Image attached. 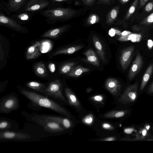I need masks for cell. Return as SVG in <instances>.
Segmentation results:
<instances>
[{"label":"cell","mask_w":153,"mask_h":153,"mask_svg":"<svg viewBox=\"0 0 153 153\" xmlns=\"http://www.w3.org/2000/svg\"><path fill=\"white\" fill-rule=\"evenodd\" d=\"M143 60L142 56L138 52L135 59L132 63L128 74V78L132 80L139 72L142 65Z\"/></svg>","instance_id":"obj_14"},{"label":"cell","mask_w":153,"mask_h":153,"mask_svg":"<svg viewBox=\"0 0 153 153\" xmlns=\"http://www.w3.org/2000/svg\"><path fill=\"white\" fill-rule=\"evenodd\" d=\"M54 7H55L51 0H29L19 12L25 11L35 14Z\"/></svg>","instance_id":"obj_6"},{"label":"cell","mask_w":153,"mask_h":153,"mask_svg":"<svg viewBox=\"0 0 153 153\" xmlns=\"http://www.w3.org/2000/svg\"><path fill=\"white\" fill-rule=\"evenodd\" d=\"M135 50L134 46H129L123 49L120 56V64L122 69L126 70L128 67Z\"/></svg>","instance_id":"obj_12"},{"label":"cell","mask_w":153,"mask_h":153,"mask_svg":"<svg viewBox=\"0 0 153 153\" xmlns=\"http://www.w3.org/2000/svg\"><path fill=\"white\" fill-rule=\"evenodd\" d=\"M68 27L67 25H64L48 30L40 36L42 38L56 39L60 37L66 30Z\"/></svg>","instance_id":"obj_15"},{"label":"cell","mask_w":153,"mask_h":153,"mask_svg":"<svg viewBox=\"0 0 153 153\" xmlns=\"http://www.w3.org/2000/svg\"><path fill=\"white\" fill-rule=\"evenodd\" d=\"M69 0H51L53 4H54L55 7H58L59 4L66 2Z\"/></svg>","instance_id":"obj_40"},{"label":"cell","mask_w":153,"mask_h":153,"mask_svg":"<svg viewBox=\"0 0 153 153\" xmlns=\"http://www.w3.org/2000/svg\"><path fill=\"white\" fill-rule=\"evenodd\" d=\"M102 127L104 129L108 130H113L114 127L111 125L107 123H104L102 125Z\"/></svg>","instance_id":"obj_39"},{"label":"cell","mask_w":153,"mask_h":153,"mask_svg":"<svg viewBox=\"0 0 153 153\" xmlns=\"http://www.w3.org/2000/svg\"><path fill=\"white\" fill-rule=\"evenodd\" d=\"M26 86L33 90L42 94L45 89L47 84L35 81H30L27 82Z\"/></svg>","instance_id":"obj_22"},{"label":"cell","mask_w":153,"mask_h":153,"mask_svg":"<svg viewBox=\"0 0 153 153\" xmlns=\"http://www.w3.org/2000/svg\"><path fill=\"white\" fill-rule=\"evenodd\" d=\"M19 92L30 101L27 106L35 111H39L43 107L71 118L69 112L62 105L48 98V97L31 91L19 85L17 86Z\"/></svg>","instance_id":"obj_1"},{"label":"cell","mask_w":153,"mask_h":153,"mask_svg":"<svg viewBox=\"0 0 153 153\" xmlns=\"http://www.w3.org/2000/svg\"><path fill=\"white\" fill-rule=\"evenodd\" d=\"M8 80H6L2 82H0V93L4 91L6 86L8 83Z\"/></svg>","instance_id":"obj_38"},{"label":"cell","mask_w":153,"mask_h":153,"mask_svg":"<svg viewBox=\"0 0 153 153\" xmlns=\"http://www.w3.org/2000/svg\"><path fill=\"white\" fill-rule=\"evenodd\" d=\"M153 8V3L150 2L148 3L145 7V10L147 12H149Z\"/></svg>","instance_id":"obj_42"},{"label":"cell","mask_w":153,"mask_h":153,"mask_svg":"<svg viewBox=\"0 0 153 153\" xmlns=\"http://www.w3.org/2000/svg\"><path fill=\"white\" fill-rule=\"evenodd\" d=\"M82 45H77L70 47L58 48L50 52L48 55L51 59L59 54H73L83 48Z\"/></svg>","instance_id":"obj_13"},{"label":"cell","mask_w":153,"mask_h":153,"mask_svg":"<svg viewBox=\"0 0 153 153\" xmlns=\"http://www.w3.org/2000/svg\"><path fill=\"white\" fill-rule=\"evenodd\" d=\"M117 138L116 137H108L102 139H101L99 140V141H114L116 140Z\"/></svg>","instance_id":"obj_43"},{"label":"cell","mask_w":153,"mask_h":153,"mask_svg":"<svg viewBox=\"0 0 153 153\" xmlns=\"http://www.w3.org/2000/svg\"><path fill=\"white\" fill-rule=\"evenodd\" d=\"M147 45L150 49L152 48L153 46V41L151 39H149L147 41Z\"/></svg>","instance_id":"obj_45"},{"label":"cell","mask_w":153,"mask_h":153,"mask_svg":"<svg viewBox=\"0 0 153 153\" xmlns=\"http://www.w3.org/2000/svg\"><path fill=\"white\" fill-rule=\"evenodd\" d=\"M141 35L136 33H131L127 35L121 36L118 40L121 42L127 41L129 40L133 42H140L141 39Z\"/></svg>","instance_id":"obj_27"},{"label":"cell","mask_w":153,"mask_h":153,"mask_svg":"<svg viewBox=\"0 0 153 153\" xmlns=\"http://www.w3.org/2000/svg\"><path fill=\"white\" fill-rule=\"evenodd\" d=\"M39 114L40 116L43 118L48 119L59 123L65 129L70 128L72 126L71 122L68 118L55 115Z\"/></svg>","instance_id":"obj_18"},{"label":"cell","mask_w":153,"mask_h":153,"mask_svg":"<svg viewBox=\"0 0 153 153\" xmlns=\"http://www.w3.org/2000/svg\"><path fill=\"white\" fill-rule=\"evenodd\" d=\"M143 24H150L153 23V13L151 14L142 22Z\"/></svg>","instance_id":"obj_36"},{"label":"cell","mask_w":153,"mask_h":153,"mask_svg":"<svg viewBox=\"0 0 153 153\" xmlns=\"http://www.w3.org/2000/svg\"><path fill=\"white\" fill-rule=\"evenodd\" d=\"M134 130L133 128H128L124 129V132L126 134H130L132 133Z\"/></svg>","instance_id":"obj_44"},{"label":"cell","mask_w":153,"mask_h":153,"mask_svg":"<svg viewBox=\"0 0 153 153\" xmlns=\"http://www.w3.org/2000/svg\"><path fill=\"white\" fill-rule=\"evenodd\" d=\"M139 0H135L130 7L125 17V19H128L134 13Z\"/></svg>","instance_id":"obj_32"},{"label":"cell","mask_w":153,"mask_h":153,"mask_svg":"<svg viewBox=\"0 0 153 153\" xmlns=\"http://www.w3.org/2000/svg\"><path fill=\"white\" fill-rule=\"evenodd\" d=\"M121 32L117 30L111 28L109 31L108 34L111 36H114L115 34L120 36Z\"/></svg>","instance_id":"obj_37"},{"label":"cell","mask_w":153,"mask_h":153,"mask_svg":"<svg viewBox=\"0 0 153 153\" xmlns=\"http://www.w3.org/2000/svg\"><path fill=\"white\" fill-rule=\"evenodd\" d=\"M29 0H8L0 3V10L10 16L19 12Z\"/></svg>","instance_id":"obj_7"},{"label":"cell","mask_w":153,"mask_h":153,"mask_svg":"<svg viewBox=\"0 0 153 153\" xmlns=\"http://www.w3.org/2000/svg\"><path fill=\"white\" fill-rule=\"evenodd\" d=\"M129 0H119L120 2L122 4H124L127 2Z\"/></svg>","instance_id":"obj_50"},{"label":"cell","mask_w":153,"mask_h":153,"mask_svg":"<svg viewBox=\"0 0 153 153\" xmlns=\"http://www.w3.org/2000/svg\"><path fill=\"white\" fill-rule=\"evenodd\" d=\"M148 0H140V4L141 7L144 6Z\"/></svg>","instance_id":"obj_48"},{"label":"cell","mask_w":153,"mask_h":153,"mask_svg":"<svg viewBox=\"0 0 153 153\" xmlns=\"http://www.w3.org/2000/svg\"><path fill=\"white\" fill-rule=\"evenodd\" d=\"M88 68L83 67L80 65L74 67L71 70L65 75L71 77H78L83 73L89 71Z\"/></svg>","instance_id":"obj_23"},{"label":"cell","mask_w":153,"mask_h":153,"mask_svg":"<svg viewBox=\"0 0 153 153\" xmlns=\"http://www.w3.org/2000/svg\"><path fill=\"white\" fill-rule=\"evenodd\" d=\"M94 121V117L92 114H89L87 115L82 120L83 123L85 124L89 125L92 124Z\"/></svg>","instance_id":"obj_34"},{"label":"cell","mask_w":153,"mask_h":153,"mask_svg":"<svg viewBox=\"0 0 153 153\" xmlns=\"http://www.w3.org/2000/svg\"><path fill=\"white\" fill-rule=\"evenodd\" d=\"M20 107L18 95L12 92L1 97L0 100V113L8 114L18 110Z\"/></svg>","instance_id":"obj_4"},{"label":"cell","mask_w":153,"mask_h":153,"mask_svg":"<svg viewBox=\"0 0 153 153\" xmlns=\"http://www.w3.org/2000/svg\"><path fill=\"white\" fill-rule=\"evenodd\" d=\"M149 126H146V128L147 129H149Z\"/></svg>","instance_id":"obj_52"},{"label":"cell","mask_w":153,"mask_h":153,"mask_svg":"<svg viewBox=\"0 0 153 153\" xmlns=\"http://www.w3.org/2000/svg\"><path fill=\"white\" fill-rule=\"evenodd\" d=\"M132 33L131 32L128 31H124L121 33L120 36H124Z\"/></svg>","instance_id":"obj_47"},{"label":"cell","mask_w":153,"mask_h":153,"mask_svg":"<svg viewBox=\"0 0 153 153\" xmlns=\"http://www.w3.org/2000/svg\"><path fill=\"white\" fill-rule=\"evenodd\" d=\"M41 45L38 41H36L28 47L25 52V57L27 60L36 59L41 54L39 48Z\"/></svg>","instance_id":"obj_16"},{"label":"cell","mask_w":153,"mask_h":153,"mask_svg":"<svg viewBox=\"0 0 153 153\" xmlns=\"http://www.w3.org/2000/svg\"><path fill=\"white\" fill-rule=\"evenodd\" d=\"M12 124L11 122L7 119L2 118L0 119V131L9 130L12 127Z\"/></svg>","instance_id":"obj_31"},{"label":"cell","mask_w":153,"mask_h":153,"mask_svg":"<svg viewBox=\"0 0 153 153\" xmlns=\"http://www.w3.org/2000/svg\"><path fill=\"white\" fill-rule=\"evenodd\" d=\"M110 1V0H100V2L104 3L108 2Z\"/></svg>","instance_id":"obj_51"},{"label":"cell","mask_w":153,"mask_h":153,"mask_svg":"<svg viewBox=\"0 0 153 153\" xmlns=\"http://www.w3.org/2000/svg\"><path fill=\"white\" fill-rule=\"evenodd\" d=\"M118 13V7H115L111 10L106 17V23L108 24H112L117 18Z\"/></svg>","instance_id":"obj_28"},{"label":"cell","mask_w":153,"mask_h":153,"mask_svg":"<svg viewBox=\"0 0 153 153\" xmlns=\"http://www.w3.org/2000/svg\"><path fill=\"white\" fill-rule=\"evenodd\" d=\"M1 1H3V0H0Z\"/></svg>","instance_id":"obj_53"},{"label":"cell","mask_w":153,"mask_h":153,"mask_svg":"<svg viewBox=\"0 0 153 153\" xmlns=\"http://www.w3.org/2000/svg\"><path fill=\"white\" fill-rule=\"evenodd\" d=\"M34 14L27 12H19L11 15L10 17L19 24L25 23L30 20Z\"/></svg>","instance_id":"obj_19"},{"label":"cell","mask_w":153,"mask_h":153,"mask_svg":"<svg viewBox=\"0 0 153 153\" xmlns=\"http://www.w3.org/2000/svg\"><path fill=\"white\" fill-rule=\"evenodd\" d=\"M105 86L106 89L112 94L117 95L120 92L121 85L119 81L114 78H108L106 80Z\"/></svg>","instance_id":"obj_17"},{"label":"cell","mask_w":153,"mask_h":153,"mask_svg":"<svg viewBox=\"0 0 153 153\" xmlns=\"http://www.w3.org/2000/svg\"><path fill=\"white\" fill-rule=\"evenodd\" d=\"M62 90V83L59 80L55 79L50 81L42 94L68 104V102L63 94Z\"/></svg>","instance_id":"obj_5"},{"label":"cell","mask_w":153,"mask_h":153,"mask_svg":"<svg viewBox=\"0 0 153 153\" xmlns=\"http://www.w3.org/2000/svg\"><path fill=\"white\" fill-rule=\"evenodd\" d=\"M0 25L21 33H26L28 31L26 27L22 26L10 17L6 16L1 11L0 12Z\"/></svg>","instance_id":"obj_8"},{"label":"cell","mask_w":153,"mask_h":153,"mask_svg":"<svg viewBox=\"0 0 153 153\" xmlns=\"http://www.w3.org/2000/svg\"><path fill=\"white\" fill-rule=\"evenodd\" d=\"M153 71V64H150L147 69L143 76L140 89L142 91L148 83Z\"/></svg>","instance_id":"obj_25"},{"label":"cell","mask_w":153,"mask_h":153,"mask_svg":"<svg viewBox=\"0 0 153 153\" xmlns=\"http://www.w3.org/2000/svg\"><path fill=\"white\" fill-rule=\"evenodd\" d=\"M39 13L45 18L48 23L52 25L69 19L74 16L76 12L70 8L56 7L43 10Z\"/></svg>","instance_id":"obj_2"},{"label":"cell","mask_w":153,"mask_h":153,"mask_svg":"<svg viewBox=\"0 0 153 153\" xmlns=\"http://www.w3.org/2000/svg\"><path fill=\"white\" fill-rule=\"evenodd\" d=\"M64 91L70 105L79 110H81V107L80 103L72 90L68 88H66L65 89Z\"/></svg>","instance_id":"obj_20"},{"label":"cell","mask_w":153,"mask_h":153,"mask_svg":"<svg viewBox=\"0 0 153 153\" xmlns=\"http://www.w3.org/2000/svg\"><path fill=\"white\" fill-rule=\"evenodd\" d=\"M126 113L125 111H109L103 115L105 118H118L124 116Z\"/></svg>","instance_id":"obj_29"},{"label":"cell","mask_w":153,"mask_h":153,"mask_svg":"<svg viewBox=\"0 0 153 153\" xmlns=\"http://www.w3.org/2000/svg\"><path fill=\"white\" fill-rule=\"evenodd\" d=\"M88 61L96 66H99L100 63L94 51L90 48L84 53Z\"/></svg>","instance_id":"obj_24"},{"label":"cell","mask_w":153,"mask_h":153,"mask_svg":"<svg viewBox=\"0 0 153 153\" xmlns=\"http://www.w3.org/2000/svg\"><path fill=\"white\" fill-rule=\"evenodd\" d=\"M29 119L41 126L44 130L51 133H58L64 131L65 128L60 124L53 121L43 118L39 114L33 113L29 114Z\"/></svg>","instance_id":"obj_3"},{"label":"cell","mask_w":153,"mask_h":153,"mask_svg":"<svg viewBox=\"0 0 153 153\" xmlns=\"http://www.w3.org/2000/svg\"><path fill=\"white\" fill-rule=\"evenodd\" d=\"M148 92L150 94L153 93V81L148 88Z\"/></svg>","instance_id":"obj_46"},{"label":"cell","mask_w":153,"mask_h":153,"mask_svg":"<svg viewBox=\"0 0 153 153\" xmlns=\"http://www.w3.org/2000/svg\"><path fill=\"white\" fill-rule=\"evenodd\" d=\"M76 64V63L74 62H68L61 64L58 67L59 74L65 75L71 70Z\"/></svg>","instance_id":"obj_26"},{"label":"cell","mask_w":153,"mask_h":153,"mask_svg":"<svg viewBox=\"0 0 153 153\" xmlns=\"http://www.w3.org/2000/svg\"><path fill=\"white\" fill-rule=\"evenodd\" d=\"M46 64L49 76V74H50V75H54L56 78V72L57 71L58 72V70H57V68L56 62L49 61L46 62Z\"/></svg>","instance_id":"obj_30"},{"label":"cell","mask_w":153,"mask_h":153,"mask_svg":"<svg viewBox=\"0 0 153 153\" xmlns=\"http://www.w3.org/2000/svg\"><path fill=\"white\" fill-rule=\"evenodd\" d=\"M83 3L85 5L91 6H92L95 0H81Z\"/></svg>","instance_id":"obj_41"},{"label":"cell","mask_w":153,"mask_h":153,"mask_svg":"<svg viewBox=\"0 0 153 153\" xmlns=\"http://www.w3.org/2000/svg\"><path fill=\"white\" fill-rule=\"evenodd\" d=\"M99 17L96 14H92L88 18L87 23L88 25H93L99 22Z\"/></svg>","instance_id":"obj_33"},{"label":"cell","mask_w":153,"mask_h":153,"mask_svg":"<svg viewBox=\"0 0 153 153\" xmlns=\"http://www.w3.org/2000/svg\"><path fill=\"white\" fill-rule=\"evenodd\" d=\"M91 99L95 102H101L103 101L104 97L102 95H98L91 97Z\"/></svg>","instance_id":"obj_35"},{"label":"cell","mask_w":153,"mask_h":153,"mask_svg":"<svg viewBox=\"0 0 153 153\" xmlns=\"http://www.w3.org/2000/svg\"><path fill=\"white\" fill-rule=\"evenodd\" d=\"M138 92V82L128 86L118 99V101L123 104L132 102L136 99Z\"/></svg>","instance_id":"obj_9"},{"label":"cell","mask_w":153,"mask_h":153,"mask_svg":"<svg viewBox=\"0 0 153 153\" xmlns=\"http://www.w3.org/2000/svg\"><path fill=\"white\" fill-rule=\"evenodd\" d=\"M32 70L34 73L37 76L43 79L49 80L50 76L46 62L39 61L33 63Z\"/></svg>","instance_id":"obj_11"},{"label":"cell","mask_w":153,"mask_h":153,"mask_svg":"<svg viewBox=\"0 0 153 153\" xmlns=\"http://www.w3.org/2000/svg\"><path fill=\"white\" fill-rule=\"evenodd\" d=\"M147 131L145 129L141 131V133L142 135L144 136H145L147 134Z\"/></svg>","instance_id":"obj_49"},{"label":"cell","mask_w":153,"mask_h":153,"mask_svg":"<svg viewBox=\"0 0 153 153\" xmlns=\"http://www.w3.org/2000/svg\"><path fill=\"white\" fill-rule=\"evenodd\" d=\"M92 41L97 52L103 63H105L107 61L105 52L102 45L98 38L95 35L92 36Z\"/></svg>","instance_id":"obj_21"},{"label":"cell","mask_w":153,"mask_h":153,"mask_svg":"<svg viewBox=\"0 0 153 153\" xmlns=\"http://www.w3.org/2000/svg\"><path fill=\"white\" fill-rule=\"evenodd\" d=\"M31 135L25 133L9 130L0 131V140H25Z\"/></svg>","instance_id":"obj_10"}]
</instances>
